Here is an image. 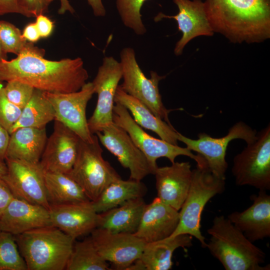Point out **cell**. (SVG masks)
Instances as JSON below:
<instances>
[{
    "mask_svg": "<svg viewBox=\"0 0 270 270\" xmlns=\"http://www.w3.org/2000/svg\"><path fill=\"white\" fill-rule=\"evenodd\" d=\"M50 226L48 208L14 197L0 216V231L14 236Z\"/></svg>",
    "mask_w": 270,
    "mask_h": 270,
    "instance_id": "obj_21",
    "label": "cell"
},
{
    "mask_svg": "<svg viewBox=\"0 0 270 270\" xmlns=\"http://www.w3.org/2000/svg\"><path fill=\"white\" fill-rule=\"evenodd\" d=\"M0 270H28L14 234L0 231Z\"/></svg>",
    "mask_w": 270,
    "mask_h": 270,
    "instance_id": "obj_32",
    "label": "cell"
},
{
    "mask_svg": "<svg viewBox=\"0 0 270 270\" xmlns=\"http://www.w3.org/2000/svg\"><path fill=\"white\" fill-rule=\"evenodd\" d=\"M102 154L96 135L92 142L80 139L76 160L68 174L91 202L95 200L108 184L121 178Z\"/></svg>",
    "mask_w": 270,
    "mask_h": 270,
    "instance_id": "obj_6",
    "label": "cell"
},
{
    "mask_svg": "<svg viewBox=\"0 0 270 270\" xmlns=\"http://www.w3.org/2000/svg\"><path fill=\"white\" fill-rule=\"evenodd\" d=\"M10 13L33 17L26 8L23 0H0V16Z\"/></svg>",
    "mask_w": 270,
    "mask_h": 270,
    "instance_id": "obj_36",
    "label": "cell"
},
{
    "mask_svg": "<svg viewBox=\"0 0 270 270\" xmlns=\"http://www.w3.org/2000/svg\"><path fill=\"white\" fill-rule=\"evenodd\" d=\"M60 3V8L58 10V13L63 14L66 12H68L71 14L74 12V10L72 7L68 0H59Z\"/></svg>",
    "mask_w": 270,
    "mask_h": 270,
    "instance_id": "obj_43",
    "label": "cell"
},
{
    "mask_svg": "<svg viewBox=\"0 0 270 270\" xmlns=\"http://www.w3.org/2000/svg\"><path fill=\"white\" fill-rule=\"evenodd\" d=\"M0 83H1V82H0Z\"/></svg>",
    "mask_w": 270,
    "mask_h": 270,
    "instance_id": "obj_46",
    "label": "cell"
},
{
    "mask_svg": "<svg viewBox=\"0 0 270 270\" xmlns=\"http://www.w3.org/2000/svg\"><path fill=\"white\" fill-rule=\"evenodd\" d=\"M192 179L187 196L179 212V222L174 232L169 236L188 234L196 238L203 248H206L205 238L200 231L202 210L207 202L214 196L222 192L225 179L213 174L208 167L192 170Z\"/></svg>",
    "mask_w": 270,
    "mask_h": 270,
    "instance_id": "obj_5",
    "label": "cell"
},
{
    "mask_svg": "<svg viewBox=\"0 0 270 270\" xmlns=\"http://www.w3.org/2000/svg\"><path fill=\"white\" fill-rule=\"evenodd\" d=\"M178 222L179 211L156 197L146 204L134 234L146 243L164 240L174 232Z\"/></svg>",
    "mask_w": 270,
    "mask_h": 270,
    "instance_id": "obj_20",
    "label": "cell"
},
{
    "mask_svg": "<svg viewBox=\"0 0 270 270\" xmlns=\"http://www.w3.org/2000/svg\"><path fill=\"white\" fill-rule=\"evenodd\" d=\"M22 36L26 41L33 44L41 38L36 22L28 24L22 31Z\"/></svg>",
    "mask_w": 270,
    "mask_h": 270,
    "instance_id": "obj_40",
    "label": "cell"
},
{
    "mask_svg": "<svg viewBox=\"0 0 270 270\" xmlns=\"http://www.w3.org/2000/svg\"><path fill=\"white\" fill-rule=\"evenodd\" d=\"M87 1L91 6L94 16H104L106 15V9L102 0H87Z\"/></svg>",
    "mask_w": 270,
    "mask_h": 270,
    "instance_id": "obj_42",
    "label": "cell"
},
{
    "mask_svg": "<svg viewBox=\"0 0 270 270\" xmlns=\"http://www.w3.org/2000/svg\"><path fill=\"white\" fill-rule=\"evenodd\" d=\"M192 174L188 162H174L170 166H158L154 174L157 197L179 211L188 194Z\"/></svg>",
    "mask_w": 270,
    "mask_h": 270,
    "instance_id": "obj_19",
    "label": "cell"
},
{
    "mask_svg": "<svg viewBox=\"0 0 270 270\" xmlns=\"http://www.w3.org/2000/svg\"><path fill=\"white\" fill-rule=\"evenodd\" d=\"M90 237L100 256L118 270H126L138 260L146 244L134 234L114 233L100 228L93 230Z\"/></svg>",
    "mask_w": 270,
    "mask_h": 270,
    "instance_id": "obj_15",
    "label": "cell"
},
{
    "mask_svg": "<svg viewBox=\"0 0 270 270\" xmlns=\"http://www.w3.org/2000/svg\"><path fill=\"white\" fill-rule=\"evenodd\" d=\"M14 197L8 186L0 176V216Z\"/></svg>",
    "mask_w": 270,
    "mask_h": 270,
    "instance_id": "obj_39",
    "label": "cell"
},
{
    "mask_svg": "<svg viewBox=\"0 0 270 270\" xmlns=\"http://www.w3.org/2000/svg\"><path fill=\"white\" fill-rule=\"evenodd\" d=\"M7 54L4 52L0 45V60H7Z\"/></svg>",
    "mask_w": 270,
    "mask_h": 270,
    "instance_id": "obj_45",
    "label": "cell"
},
{
    "mask_svg": "<svg viewBox=\"0 0 270 270\" xmlns=\"http://www.w3.org/2000/svg\"><path fill=\"white\" fill-rule=\"evenodd\" d=\"M210 236L206 243L212 255L226 270H269L263 266L266 254L223 216H216L208 230Z\"/></svg>",
    "mask_w": 270,
    "mask_h": 270,
    "instance_id": "obj_3",
    "label": "cell"
},
{
    "mask_svg": "<svg viewBox=\"0 0 270 270\" xmlns=\"http://www.w3.org/2000/svg\"><path fill=\"white\" fill-rule=\"evenodd\" d=\"M148 0H116L117 10L124 24L138 35H143L146 29L140 14L141 8Z\"/></svg>",
    "mask_w": 270,
    "mask_h": 270,
    "instance_id": "obj_33",
    "label": "cell"
},
{
    "mask_svg": "<svg viewBox=\"0 0 270 270\" xmlns=\"http://www.w3.org/2000/svg\"><path fill=\"white\" fill-rule=\"evenodd\" d=\"M94 94L92 82L86 83L78 91L68 93L45 92L46 96L52 106L54 120L68 126L82 140L92 142V134L88 126L86 108Z\"/></svg>",
    "mask_w": 270,
    "mask_h": 270,
    "instance_id": "obj_12",
    "label": "cell"
},
{
    "mask_svg": "<svg viewBox=\"0 0 270 270\" xmlns=\"http://www.w3.org/2000/svg\"><path fill=\"white\" fill-rule=\"evenodd\" d=\"M178 140L184 142L191 151L196 152L204 158L212 172L226 180L228 164L226 160V151L230 142L236 139L244 140L247 144L257 138L256 131L242 122H238L230 127L224 136L215 138L202 132L198 139L192 140L178 132Z\"/></svg>",
    "mask_w": 270,
    "mask_h": 270,
    "instance_id": "obj_10",
    "label": "cell"
},
{
    "mask_svg": "<svg viewBox=\"0 0 270 270\" xmlns=\"http://www.w3.org/2000/svg\"><path fill=\"white\" fill-rule=\"evenodd\" d=\"M114 102L129 110L134 120L140 126L155 132L161 139L170 144L178 145V132L172 126L155 116L139 100L124 92L119 85Z\"/></svg>",
    "mask_w": 270,
    "mask_h": 270,
    "instance_id": "obj_23",
    "label": "cell"
},
{
    "mask_svg": "<svg viewBox=\"0 0 270 270\" xmlns=\"http://www.w3.org/2000/svg\"><path fill=\"white\" fill-rule=\"evenodd\" d=\"M52 226L58 228L74 240L97 228L98 214L91 201L63 204H50Z\"/></svg>",
    "mask_w": 270,
    "mask_h": 270,
    "instance_id": "obj_18",
    "label": "cell"
},
{
    "mask_svg": "<svg viewBox=\"0 0 270 270\" xmlns=\"http://www.w3.org/2000/svg\"><path fill=\"white\" fill-rule=\"evenodd\" d=\"M28 270H64L72 253L74 240L50 226L14 236Z\"/></svg>",
    "mask_w": 270,
    "mask_h": 270,
    "instance_id": "obj_4",
    "label": "cell"
},
{
    "mask_svg": "<svg viewBox=\"0 0 270 270\" xmlns=\"http://www.w3.org/2000/svg\"><path fill=\"white\" fill-rule=\"evenodd\" d=\"M122 78V67L112 56H105L92 82L98 100L94 110L88 120L90 132H102L113 122L114 96L118 83Z\"/></svg>",
    "mask_w": 270,
    "mask_h": 270,
    "instance_id": "obj_11",
    "label": "cell"
},
{
    "mask_svg": "<svg viewBox=\"0 0 270 270\" xmlns=\"http://www.w3.org/2000/svg\"><path fill=\"white\" fill-rule=\"evenodd\" d=\"M214 30L233 42H261L270 37V0H206Z\"/></svg>",
    "mask_w": 270,
    "mask_h": 270,
    "instance_id": "obj_2",
    "label": "cell"
},
{
    "mask_svg": "<svg viewBox=\"0 0 270 270\" xmlns=\"http://www.w3.org/2000/svg\"><path fill=\"white\" fill-rule=\"evenodd\" d=\"M192 236L188 234L146 243L139 258L145 270H168L172 268V254L179 248H190Z\"/></svg>",
    "mask_w": 270,
    "mask_h": 270,
    "instance_id": "obj_26",
    "label": "cell"
},
{
    "mask_svg": "<svg viewBox=\"0 0 270 270\" xmlns=\"http://www.w3.org/2000/svg\"><path fill=\"white\" fill-rule=\"evenodd\" d=\"M112 120L114 124L128 134L136 146L156 168L158 167L156 160L158 158H166L172 164L179 156L190 157L196 162V166L200 167L208 166L202 156L194 154L186 147H180L148 134L136 123L128 110L118 103H116L114 106Z\"/></svg>",
    "mask_w": 270,
    "mask_h": 270,
    "instance_id": "obj_9",
    "label": "cell"
},
{
    "mask_svg": "<svg viewBox=\"0 0 270 270\" xmlns=\"http://www.w3.org/2000/svg\"><path fill=\"white\" fill-rule=\"evenodd\" d=\"M54 0H23L26 10L33 17L44 14L48 10V6Z\"/></svg>",
    "mask_w": 270,
    "mask_h": 270,
    "instance_id": "obj_37",
    "label": "cell"
},
{
    "mask_svg": "<svg viewBox=\"0 0 270 270\" xmlns=\"http://www.w3.org/2000/svg\"><path fill=\"white\" fill-rule=\"evenodd\" d=\"M45 52H28L10 60H0V82L17 80L45 92L79 90L88 78L80 57L60 60L44 58Z\"/></svg>",
    "mask_w": 270,
    "mask_h": 270,
    "instance_id": "obj_1",
    "label": "cell"
},
{
    "mask_svg": "<svg viewBox=\"0 0 270 270\" xmlns=\"http://www.w3.org/2000/svg\"><path fill=\"white\" fill-rule=\"evenodd\" d=\"M6 174L2 176L14 198L42 206L48 210L44 170L40 162L6 158Z\"/></svg>",
    "mask_w": 270,
    "mask_h": 270,
    "instance_id": "obj_13",
    "label": "cell"
},
{
    "mask_svg": "<svg viewBox=\"0 0 270 270\" xmlns=\"http://www.w3.org/2000/svg\"><path fill=\"white\" fill-rule=\"evenodd\" d=\"M123 82L119 85L126 93L139 100L156 116L172 124L168 114L162 100L158 84L165 76H160L150 71V78H147L136 61L134 50L130 47L124 48L120 53Z\"/></svg>",
    "mask_w": 270,
    "mask_h": 270,
    "instance_id": "obj_7",
    "label": "cell"
},
{
    "mask_svg": "<svg viewBox=\"0 0 270 270\" xmlns=\"http://www.w3.org/2000/svg\"><path fill=\"white\" fill-rule=\"evenodd\" d=\"M47 139L46 128H18L10 134L6 159L38 163Z\"/></svg>",
    "mask_w": 270,
    "mask_h": 270,
    "instance_id": "obj_24",
    "label": "cell"
},
{
    "mask_svg": "<svg viewBox=\"0 0 270 270\" xmlns=\"http://www.w3.org/2000/svg\"><path fill=\"white\" fill-rule=\"evenodd\" d=\"M146 205L143 198H138L99 213L96 228L114 233L134 234L138 226Z\"/></svg>",
    "mask_w": 270,
    "mask_h": 270,
    "instance_id": "obj_25",
    "label": "cell"
},
{
    "mask_svg": "<svg viewBox=\"0 0 270 270\" xmlns=\"http://www.w3.org/2000/svg\"><path fill=\"white\" fill-rule=\"evenodd\" d=\"M80 140L68 126L54 120L40 162L44 170L68 174L76 160Z\"/></svg>",
    "mask_w": 270,
    "mask_h": 270,
    "instance_id": "obj_16",
    "label": "cell"
},
{
    "mask_svg": "<svg viewBox=\"0 0 270 270\" xmlns=\"http://www.w3.org/2000/svg\"><path fill=\"white\" fill-rule=\"evenodd\" d=\"M36 18L35 22L41 38H48L54 30V22L44 14H40Z\"/></svg>",
    "mask_w": 270,
    "mask_h": 270,
    "instance_id": "obj_38",
    "label": "cell"
},
{
    "mask_svg": "<svg viewBox=\"0 0 270 270\" xmlns=\"http://www.w3.org/2000/svg\"><path fill=\"white\" fill-rule=\"evenodd\" d=\"M34 89L32 86L17 80L7 82L4 86L8 100L22 110L30 100Z\"/></svg>",
    "mask_w": 270,
    "mask_h": 270,
    "instance_id": "obj_34",
    "label": "cell"
},
{
    "mask_svg": "<svg viewBox=\"0 0 270 270\" xmlns=\"http://www.w3.org/2000/svg\"><path fill=\"white\" fill-rule=\"evenodd\" d=\"M95 134L102 144L117 157L121 165L129 170L130 178L141 180L154 174L158 167L151 164L128 134L114 122Z\"/></svg>",
    "mask_w": 270,
    "mask_h": 270,
    "instance_id": "obj_14",
    "label": "cell"
},
{
    "mask_svg": "<svg viewBox=\"0 0 270 270\" xmlns=\"http://www.w3.org/2000/svg\"><path fill=\"white\" fill-rule=\"evenodd\" d=\"M22 110L8 100L4 86L0 83V124L9 132L18 119Z\"/></svg>",
    "mask_w": 270,
    "mask_h": 270,
    "instance_id": "obj_35",
    "label": "cell"
},
{
    "mask_svg": "<svg viewBox=\"0 0 270 270\" xmlns=\"http://www.w3.org/2000/svg\"><path fill=\"white\" fill-rule=\"evenodd\" d=\"M10 134L0 124V161L4 162Z\"/></svg>",
    "mask_w": 270,
    "mask_h": 270,
    "instance_id": "obj_41",
    "label": "cell"
},
{
    "mask_svg": "<svg viewBox=\"0 0 270 270\" xmlns=\"http://www.w3.org/2000/svg\"><path fill=\"white\" fill-rule=\"evenodd\" d=\"M44 182L50 205L90 201L82 187L68 174L44 171Z\"/></svg>",
    "mask_w": 270,
    "mask_h": 270,
    "instance_id": "obj_28",
    "label": "cell"
},
{
    "mask_svg": "<svg viewBox=\"0 0 270 270\" xmlns=\"http://www.w3.org/2000/svg\"><path fill=\"white\" fill-rule=\"evenodd\" d=\"M7 172V166L5 162L0 161V176H4Z\"/></svg>",
    "mask_w": 270,
    "mask_h": 270,
    "instance_id": "obj_44",
    "label": "cell"
},
{
    "mask_svg": "<svg viewBox=\"0 0 270 270\" xmlns=\"http://www.w3.org/2000/svg\"><path fill=\"white\" fill-rule=\"evenodd\" d=\"M54 119V109L44 92L35 88L30 100L22 109L18 119L9 133L24 127L46 128V124Z\"/></svg>",
    "mask_w": 270,
    "mask_h": 270,
    "instance_id": "obj_29",
    "label": "cell"
},
{
    "mask_svg": "<svg viewBox=\"0 0 270 270\" xmlns=\"http://www.w3.org/2000/svg\"><path fill=\"white\" fill-rule=\"evenodd\" d=\"M260 190L252 196V204L244 210L234 212L228 218L252 242L270 236V196Z\"/></svg>",
    "mask_w": 270,
    "mask_h": 270,
    "instance_id": "obj_22",
    "label": "cell"
},
{
    "mask_svg": "<svg viewBox=\"0 0 270 270\" xmlns=\"http://www.w3.org/2000/svg\"><path fill=\"white\" fill-rule=\"evenodd\" d=\"M147 188L141 182L130 178L116 180L108 184L92 204L94 210L101 213L134 198H143Z\"/></svg>",
    "mask_w": 270,
    "mask_h": 270,
    "instance_id": "obj_27",
    "label": "cell"
},
{
    "mask_svg": "<svg viewBox=\"0 0 270 270\" xmlns=\"http://www.w3.org/2000/svg\"><path fill=\"white\" fill-rule=\"evenodd\" d=\"M232 172L237 186L260 190L270 189V126L258 134L256 140L234 158Z\"/></svg>",
    "mask_w": 270,
    "mask_h": 270,
    "instance_id": "obj_8",
    "label": "cell"
},
{
    "mask_svg": "<svg viewBox=\"0 0 270 270\" xmlns=\"http://www.w3.org/2000/svg\"><path fill=\"white\" fill-rule=\"evenodd\" d=\"M0 45L6 54L12 53L18 56L28 52H45L34 44L26 41L18 28L4 20H0Z\"/></svg>",
    "mask_w": 270,
    "mask_h": 270,
    "instance_id": "obj_31",
    "label": "cell"
},
{
    "mask_svg": "<svg viewBox=\"0 0 270 270\" xmlns=\"http://www.w3.org/2000/svg\"><path fill=\"white\" fill-rule=\"evenodd\" d=\"M108 264L98 254L91 237L74 244L66 270H108Z\"/></svg>",
    "mask_w": 270,
    "mask_h": 270,
    "instance_id": "obj_30",
    "label": "cell"
},
{
    "mask_svg": "<svg viewBox=\"0 0 270 270\" xmlns=\"http://www.w3.org/2000/svg\"><path fill=\"white\" fill-rule=\"evenodd\" d=\"M178 12L175 16L158 13L154 18L156 22L162 18H173L178 24L182 37L176 44L174 53L180 55L186 45L194 38L200 36H212L214 30L208 18L204 2L201 0H173Z\"/></svg>",
    "mask_w": 270,
    "mask_h": 270,
    "instance_id": "obj_17",
    "label": "cell"
}]
</instances>
